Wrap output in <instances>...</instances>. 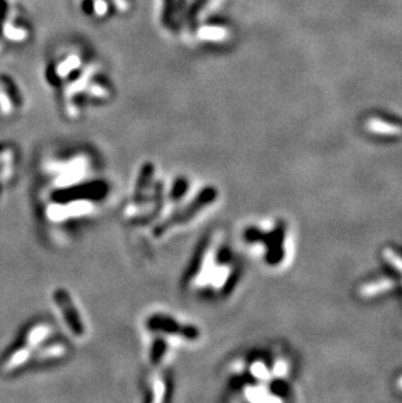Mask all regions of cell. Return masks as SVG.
<instances>
[{
	"instance_id": "obj_11",
	"label": "cell",
	"mask_w": 402,
	"mask_h": 403,
	"mask_svg": "<svg viewBox=\"0 0 402 403\" xmlns=\"http://www.w3.org/2000/svg\"><path fill=\"white\" fill-rule=\"evenodd\" d=\"M142 395L144 402H169L174 395V377L169 366L149 367L142 378Z\"/></svg>"
},
{
	"instance_id": "obj_13",
	"label": "cell",
	"mask_w": 402,
	"mask_h": 403,
	"mask_svg": "<svg viewBox=\"0 0 402 403\" xmlns=\"http://www.w3.org/2000/svg\"><path fill=\"white\" fill-rule=\"evenodd\" d=\"M16 169V152L12 146L0 148V183L8 181Z\"/></svg>"
},
{
	"instance_id": "obj_2",
	"label": "cell",
	"mask_w": 402,
	"mask_h": 403,
	"mask_svg": "<svg viewBox=\"0 0 402 403\" xmlns=\"http://www.w3.org/2000/svg\"><path fill=\"white\" fill-rule=\"evenodd\" d=\"M42 80L62 117L73 123L108 108L118 94L106 60L81 41H65L50 53Z\"/></svg>"
},
{
	"instance_id": "obj_1",
	"label": "cell",
	"mask_w": 402,
	"mask_h": 403,
	"mask_svg": "<svg viewBox=\"0 0 402 403\" xmlns=\"http://www.w3.org/2000/svg\"><path fill=\"white\" fill-rule=\"evenodd\" d=\"M41 213L47 224L70 230L96 218L108 201L111 184L99 155L89 146L61 149L42 165Z\"/></svg>"
},
{
	"instance_id": "obj_10",
	"label": "cell",
	"mask_w": 402,
	"mask_h": 403,
	"mask_svg": "<svg viewBox=\"0 0 402 403\" xmlns=\"http://www.w3.org/2000/svg\"><path fill=\"white\" fill-rule=\"evenodd\" d=\"M73 9L89 23L110 24L125 18L134 7V0H71Z\"/></svg>"
},
{
	"instance_id": "obj_3",
	"label": "cell",
	"mask_w": 402,
	"mask_h": 403,
	"mask_svg": "<svg viewBox=\"0 0 402 403\" xmlns=\"http://www.w3.org/2000/svg\"><path fill=\"white\" fill-rule=\"evenodd\" d=\"M153 20L162 37L195 53L224 51L237 36L232 0H153Z\"/></svg>"
},
{
	"instance_id": "obj_14",
	"label": "cell",
	"mask_w": 402,
	"mask_h": 403,
	"mask_svg": "<svg viewBox=\"0 0 402 403\" xmlns=\"http://www.w3.org/2000/svg\"><path fill=\"white\" fill-rule=\"evenodd\" d=\"M366 128L372 134H384V136H398L402 134L401 127L385 123L384 120L376 117H372L367 122Z\"/></svg>"
},
{
	"instance_id": "obj_8",
	"label": "cell",
	"mask_w": 402,
	"mask_h": 403,
	"mask_svg": "<svg viewBox=\"0 0 402 403\" xmlns=\"http://www.w3.org/2000/svg\"><path fill=\"white\" fill-rule=\"evenodd\" d=\"M32 37L33 27L21 7L12 0H0V53L27 45Z\"/></svg>"
},
{
	"instance_id": "obj_17",
	"label": "cell",
	"mask_w": 402,
	"mask_h": 403,
	"mask_svg": "<svg viewBox=\"0 0 402 403\" xmlns=\"http://www.w3.org/2000/svg\"><path fill=\"white\" fill-rule=\"evenodd\" d=\"M397 386H398V389H401L402 390V376L398 378V381H397Z\"/></svg>"
},
{
	"instance_id": "obj_16",
	"label": "cell",
	"mask_w": 402,
	"mask_h": 403,
	"mask_svg": "<svg viewBox=\"0 0 402 403\" xmlns=\"http://www.w3.org/2000/svg\"><path fill=\"white\" fill-rule=\"evenodd\" d=\"M385 260L388 261L394 269H397L400 273H402V257H400L397 253H394L392 250H385Z\"/></svg>"
},
{
	"instance_id": "obj_12",
	"label": "cell",
	"mask_w": 402,
	"mask_h": 403,
	"mask_svg": "<svg viewBox=\"0 0 402 403\" xmlns=\"http://www.w3.org/2000/svg\"><path fill=\"white\" fill-rule=\"evenodd\" d=\"M25 97L18 81L7 75H0V115L11 117L21 111Z\"/></svg>"
},
{
	"instance_id": "obj_7",
	"label": "cell",
	"mask_w": 402,
	"mask_h": 403,
	"mask_svg": "<svg viewBox=\"0 0 402 403\" xmlns=\"http://www.w3.org/2000/svg\"><path fill=\"white\" fill-rule=\"evenodd\" d=\"M220 200V192L215 186H203L201 188L192 191L186 200L175 206L163 219L151 227V235L157 242L169 239L174 234L180 233L184 229L200 221L209 210L215 207Z\"/></svg>"
},
{
	"instance_id": "obj_15",
	"label": "cell",
	"mask_w": 402,
	"mask_h": 403,
	"mask_svg": "<svg viewBox=\"0 0 402 403\" xmlns=\"http://www.w3.org/2000/svg\"><path fill=\"white\" fill-rule=\"evenodd\" d=\"M394 287V281L392 279H388V278H384V279H379V281H374V282H370V283H366L363 286L360 287L359 290V294L365 298H371V296L377 295V294H382V293H385L388 290H392Z\"/></svg>"
},
{
	"instance_id": "obj_6",
	"label": "cell",
	"mask_w": 402,
	"mask_h": 403,
	"mask_svg": "<svg viewBox=\"0 0 402 403\" xmlns=\"http://www.w3.org/2000/svg\"><path fill=\"white\" fill-rule=\"evenodd\" d=\"M143 331L145 345L160 347L171 355L175 350L196 345L203 338V331L197 324L163 309L152 311L144 317Z\"/></svg>"
},
{
	"instance_id": "obj_4",
	"label": "cell",
	"mask_w": 402,
	"mask_h": 403,
	"mask_svg": "<svg viewBox=\"0 0 402 403\" xmlns=\"http://www.w3.org/2000/svg\"><path fill=\"white\" fill-rule=\"evenodd\" d=\"M238 261L222 229L206 234L182 277V290L203 300H224L232 295L238 279Z\"/></svg>"
},
{
	"instance_id": "obj_5",
	"label": "cell",
	"mask_w": 402,
	"mask_h": 403,
	"mask_svg": "<svg viewBox=\"0 0 402 403\" xmlns=\"http://www.w3.org/2000/svg\"><path fill=\"white\" fill-rule=\"evenodd\" d=\"M166 188L168 183L162 179L158 167L152 162L144 163L120 209L122 221L134 227H152L163 212Z\"/></svg>"
},
{
	"instance_id": "obj_9",
	"label": "cell",
	"mask_w": 402,
	"mask_h": 403,
	"mask_svg": "<svg viewBox=\"0 0 402 403\" xmlns=\"http://www.w3.org/2000/svg\"><path fill=\"white\" fill-rule=\"evenodd\" d=\"M51 303L65 334L71 340H85L88 335V323L71 291L67 287H56L51 293Z\"/></svg>"
}]
</instances>
